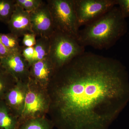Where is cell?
I'll return each mask as SVG.
<instances>
[{"label": "cell", "instance_id": "cell-17", "mask_svg": "<svg viewBox=\"0 0 129 129\" xmlns=\"http://www.w3.org/2000/svg\"><path fill=\"white\" fill-rule=\"evenodd\" d=\"M0 38L3 44L11 53L22 52L23 47L20 46L19 42V38L12 33L1 34Z\"/></svg>", "mask_w": 129, "mask_h": 129}, {"label": "cell", "instance_id": "cell-10", "mask_svg": "<svg viewBox=\"0 0 129 129\" xmlns=\"http://www.w3.org/2000/svg\"><path fill=\"white\" fill-rule=\"evenodd\" d=\"M56 70L48 58L32 63L29 68V79L47 89Z\"/></svg>", "mask_w": 129, "mask_h": 129}, {"label": "cell", "instance_id": "cell-4", "mask_svg": "<svg viewBox=\"0 0 129 129\" xmlns=\"http://www.w3.org/2000/svg\"><path fill=\"white\" fill-rule=\"evenodd\" d=\"M55 30L71 36L77 40L80 26L74 0H48Z\"/></svg>", "mask_w": 129, "mask_h": 129}, {"label": "cell", "instance_id": "cell-12", "mask_svg": "<svg viewBox=\"0 0 129 129\" xmlns=\"http://www.w3.org/2000/svg\"><path fill=\"white\" fill-rule=\"evenodd\" d=\"M18 123V118L13 115L4 100L0 101V127L17 129Z\"/></svg>", "mask_w": 129, "mask_h": 129}, {"label": "cell", "instance_id": "cell-24", "mask_svg": "<svg viewBox=\"0 0 129 129\" xmlns=\"http://www.w3.org/2000/svg\"><path fill=\"white\" fill-rule=\"evenodd\" d=\"M0 129H3L2 128H1V127H0Z\"/></svg>", "mask_w": 129, "mask_h": 129}, {"label": "cell", "instance_id": "cell-15", "mask_svg": "<svg viewBox=\"0 0 129 129\" xmlns=\"http://www.w3.org/2000/svg\"><path fill=\"white\" fill-rule=\"evenodd\" d=\"M16 80L2 69L0 72V101L4 100L8 92L16 84Z\"/></svg>", "mask_w": 129, "mask_h": 129}, {"label": "cell", "instance_id": "cell-5", "mask_svg": "<svg viewBox=\"0 0 129 129\" xmlns=\"http://www.w3.org/2000/svg\"><path fill=\"white\" fill-rule=\"evenodd\" d=\"M50 106L47 89L29 79L23 112L18 119V123L28 119L46 116Z\"/></svg>", "mask_w": 129, "mask_h": 129}, {"label": "cell", "instance_id": "cell-9", "mask_svg": "<svg viewBox=\"0 0 129 129\" xmlns=\"http://www.w3.org/2000/svg\"><path fill=\"white\" fill-rule=\"evenodd\" d=\"M28 81H17L16 84L7 92L4 98V101L12 113L18 119L23 112L27 91Z\"/></svg>", "mask_w": 129, "mask_h": 129}, {"label": "cell", "instance_id": "cell-14", "mask_svg": "<svg viewBox=\"0 0 129 129\" xmlns=\"http://www.w3.org/2000/svg\"><path fill=\"white\" fill-rule=\"evenodd\" d=\"M34 55L30 65L34 62L48 57L50 48L49 38L39 37L34 46Z\"/></svg>", "mask_w": 129, "mask_h": 129}, {"label": "cell", "instance_id": "cell-8", "mask_svg": "<svg viewBox=\"0 0 129 129\" xmlns=\"http://www.w3.org/2000/svg\"><path fill=\"white\" fill-rule=\"evenodd\" d=\"M2 68L16 81L27 82L29 79L30 66L21 52H13L0 59Z\"/></svg>", "mask_w": 129, "mask_h": 129}, {"label": "cell", "instance_id": "cell-18", "mask_svg": "<svg viewBox=\"0 0 129 129\" xmlns=\"http://www.w3.org/2000/svg\"><path fill=\"white\" fill-rule=\"evenodd\" d=\"M16 4L29 13L34 11L44 2L41 0H15Z\"/></svg>", "mask_w": 129, "mask_h": 129}, {"label": "cell", "instance_id": "cell-19", "mask_svg": "<svg viewBox=\"0 0 129 129\" xmlns=\"http://www.w3.org/2000/svg\"><path fill=\"white\" fill-rule=\"evenodd\" d=\"M36 35L33 33L25 34L24 35L22 43L25 47H34L36 43Z\"/></svg>", "mask_w": 129, "mask_h": 129}, {"label": "cell", "instance_id": "cell-1", "mask_svg": "<svg viewBox=\"0 0 129 129\" xmlns=\"http://www.w3.org/2000/svg\"><path fill=\"white\" fill-rule=\"evenodd\" d=\"M47 114L58 129H107L129 101L128 74L112 58L86 52L56 70Z\"/></svg>", "mask_w": 129, "mask_h": 129}, {"label": "cell", "instance_id": "cell-3", "mask_svg": "<svg viewBox=\"0 0 129 129\" xmlns=\"http://www.w3.org/2000/svg\"><path fill=\"white\" fill-rule=\"evenodd\" d=\"M49 39L48 58L56 70L85 52L84 47L80 45L76 39L59 30H55Z\"/></svg>", "mask_w": 129, "mask_h": 129}, {"label": "cell", "instance_id": "cell-23", "mask_svg": "<svg viewBox=\"0 0 129 129\" xmlns=\"http://www.w3.org/2000/svg\"><path fill=\"white\" fill-rule=\"evenodd\" d=\"M2 68L1 66V63H0V72H1L2 70Z\"/></svg>", "mask_w": 129, "mask_h": 129}, {"label": "cell", "instance_id": "cell-16", "mask_svg": "<svg viewBox=\"0 0 129 129\" xmlns=\"http://www.w3.org/2000/svg\"><path fill=\"white\" fill-rule=\"evenodd\" d=\"M16 6L15 0H0V21L8 24Z\"/></svg>", "mask_w": 129, "mask_h": 129}, {"label": "cell", "instance_id": "cell-20", "mask_svg": "<svg viewBox=\"0 0 129 129\" xmlns=\"http://www.w3.org/2000/svg\"><path fill=\"white\" fill-rule=\"evenodd\" d=\"M118 7L125 18L129 17V0H117Z\"/></svg>", "mask_w": 129, "mask_h": 129}, {"label": "cell", "instance_id": "cell-6", "mask_svg": "<svg viewBox=\"0 0 129 129\" xmlns=\"http://www.w3.org/2000/svg\"><path fill=\"white\" fill-rule=\"evenodd\" d=\"M80 27L103 15L117 4V0H74Z\"/></svg>", "mask_w": 129, "mask_h": 129}, {"label": "cell", "instance_id": "cell-7", "mask_svg": "<svg viewBox=\"0 0 129 129\" xmlns=\"http://www.w3.org/2000/svg\"><path fill=\"white\" fill-rule=\"evenodd\" d=\"M29 14L32 33L36 36L50 38L55 29L47 3L43 2L39 7Z\"/></svg>", "mask_w": 129, "mask_h": 129}, {"label": "cell", "instance_id": "cell-11", "mask_svg": "<svg viewBox=\"0 0 129 129\" xmlns=\"http://www.w3.org/2000/svg\"><path fill=\"white\" fill-rule=\"evenodd\" d=\"M8 25L11 33L18 38L25 34L33 33L29 13L17 5Z\"/></svg>", "mask_w": 129, "mask_h": 129}, {"label": "cell", "instance_id": "cell-22", "mask_svg": "<svg viewBox=\"0 0 129 129\" xmlns=\"http://www.w3.org/2000/svg\"><path fill=\"white\" fill-rule=\"evenodd\" d=\"M12 53L5 47L0 38V59L5 57Z\"/></svg>", "mask_w": 129, "mask_h": 129}, {"label": "cell", "instance_id": "cell-13", "mask_svg": "<svg viewBox=\"0 0 129 129\" xmlns=\"http://www.w3.org/2000/svg\"><path fill=\"white\" fill-rule=\"evenodd\" d=\"M51 120L46 116L28 119L18 123L17 129H53Z\"/></svg>", "mask_w": 129, "mask_h": 129}, {"label": "cell", "instance_id": "cell-2", "mask_svg": "<svg viewBox=\"0 0 129 129\" xmlns=\"http://www.w3.org/2000/svg\"><path fill=\"white\" fill-rule=\"evenodd\" d=\"M127 24L120 9L114 6L79 31L77 40L83 46L107 50L113 46L127 31Z\"/></svg>", "mask_w": 129, "mask_h": 129}, {"label": "cell", "instance_id": "cell-21", "mask_svg": "<svg viewBox=\"0 0 129 129\" xmlns=\"http://www.w3.org/2000/svg\"><path fill=\"white\" fill-rule=\"evenodd\" d=\"M35 50L34 47H25L24 46L22 54L25 60L28 62L30 66L32 59L34 55Z\"/></svg>", "mask_w": 129, "mask_h": 129}]
</instances>
